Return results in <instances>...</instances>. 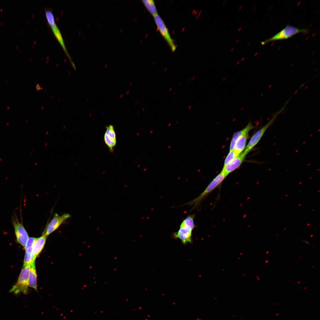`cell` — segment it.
I'll use <instances>...</instances> for the list:
<instances>
[{"label": "cell", "mask_w": 320, "mask_h": 320, "mask_svg": "<svg viewBox=\"0 0 320 320\" xmlns=\"http://www.w3.org/2000/svg\"><path fill=\"white\" fill-rule=\"evenodd\" d=\"M195 216L194 214L189 215L183 220L178 231L174 233L172 237L175 239H179L184 245L192 243V231L197 227L194 221Z\"/></svg>", "instance_id": "6da1fadb"}, {"label": "cell", "mask_w": 320, "mask_h": 320, "mask_svg": "<svg viewBox=\"0 0 320 320\" xmlns=\"http://www.w3.org/2000/svg\"><path fill=\"white\" fill-rule=\"evenodd\" d=\"M226 177L222 172L218 175L210 183L204 190L197 197L183 205H193V209L197 208L201 202L212 191L219 186Z\"/></svg>", "instance_id": "7a4b0ae2"}, {"label": "cell", "mask_w": 320, "mask_h": 320, "mask_svg": "<svg viewBox=\"0 0 320 320\" xmlns=\"http://www.w3.org/2000/svg\"><path fill=\"white\" fill-rule=\"evenodd\" d=\"M284 108L285 106H284L280 110L275 113L271 119L252 136L244 152L246 155L259 142L266 131L274 122L278 116L284 110Z\"/></svg>", "instance_id": "3957f363"}, {"label": "cell", "mask_w": 320, "mask_h": 320, "mask_svg": "<svg viewBox=\"0 0 320 320\" xmlns=\"http://www.w3.org/2000/svg\"><path fill=\"white\" fill-rule=\"evenodd\" d=\"M30 265L23 267L17 281L10 290V292L17 295L20 292L26 294L29 286V275Z\"/></svg>", "instance_id": "277c9868"}, {"label": "cell", "mask_w": 320, "mask_h": 320, "mask_svg": "<svg viewBox=\"0 0 320 320\" xmlns=\"http://www.w3.org/2000/svg\"><path fill=\"white\" fill-rule=\"evenodd\" d=\"M300 33H308V31L306 29H300L292 25H287L272 37L264 41L261 42L260 43L262 45H264L271 41L283 40L290 38L294 35Z\"/></svg>", "instance_id": "5b68a950"}, {"label": "cell", "mask_w": 320, "mask_h": 320, "mask_svg": "<svg viewBox=\"0 0 320 320\" xmlns=\"http://www.w3.org/2000/svg\"><path fill=\"white\" fill-rule=\"evenodd\" d=\"M17 241L24 248L29 236L22 223H20L16 215L13 216L12 220Z\"/></svg>", "instance_id": "8992f818"}, {"label": "cell", "mask_w": 320, "mask_h": 320, "mask_svg": "<svg viewBox=\"0 0 320 320\" xmlns=\"http://www.w3.org/2000/svg\"><path fill=\"white\" fill-rule=\"evenodd\" d=\"M153 17L159 32L167 43L172 50L173 52L176 49V46L171 38L168 29L163 20L158 14Z\"/></svg>", "instance_id": "52a82bcc"}, {"label": "cell", "mask_w": 320, "mask_h": 320, "mask_svg": "<svg viewBox=\"0 0 320 320\" xmlns=\"http://www.w3.org/2000/svg\"><path fill=\"white\" fill-rule=\"evenodd\" d=\"M71 217L68 214H65L60 216L57 214H55L46 227L42 235L48 236L56 230L65 220Z\"/></svg>", "instance_id": "ba28073f"}, {"label": "cell", "mask_w": 320, "mask_h": 320, "mask_svg": "<svg viewBox=\"0 0 320 320\" xmlns=\"http://www.w3.org/2000/svg\"><path fill=\"white\" fill-rule=\"evenodd\" d=\"M47 20L48 23L51 28L55 36L62 46L69 60L71 61L72 65L74 68H75V65L72 61L71 57L66 49L61 33L55 22L54 17H52L49 18L47 19Z\"/></svg>", "instance_id": "9c48e42d"}, {"label": "cell", "mask_w": 320, "mask_h": 320, "mask_svg": "<svg viewBox=\"0 0 320 320\" xmlns=\"http://www.w3.org/2000/svg\"><path fill=\"white\" fill-rule=\"evenodd\" d=\"M246 155L244 152L240 154L227 164L224 166L221 172L226 177L241 165Z\"/></svg>", "instance_id": "30bf717a"}, {"label": "cell", "mask_w": 320, "mask_h": 320, "mask_svg": "<svg viewBox=\"0 0 320 320\" xmlns=\"http://www.w3.org/2000/svg\"><path fill=\"white\" fill-rule=\"evenodd\" d=\"M47 236L42 235L41 236L37 238L35 241L33 253L36 258L44 248Z\"/></svg>", "instance_id": "8fae6325"}, {"label": "cell", "mask_w": 320, "mask_h": 320, "mask_svg": "<svg viewBox=\"0 0 320 320\" xmlns=\"http://www.w3.org/2000/svg\"><path fill=\"white\" fill-rule=\"evenodd\" d=\"M248 137V133L243 135L240 137L236 141L233 150L239 155L244 150Z\"/></svg>", "instance_id": "7c38bea8"}, {"label": "cell", "mask_w": 320, "mask_h": 320, "mask_svg": "<svg viewBox=\"0 0 320 320\" xmlns=\"http://www.w3.org/2000/svg\"><path fill=\"white\" fill-rule=\"evenodd\" d=\"M254 127L251 122H249L246 126L242 130L237 131L233 135L231 142L230 151L233 150L235 144L237 139L243 135L248 133L249 132L253 129Z\"/></svg>", "instance_id": "4fadbf2b"}, {"label": "cell", "mask_w": 320, "mask_h": 320, "mask_svg": "<svg viewBox=\"0 0 320 320\" xmlns=\"http://www.w3.org/2000/svg\"><path fill=\"white\" fill-rule=\"evenodd\" d=\"M37 274L35 262L30 265L29 275V286L37 291Z\"/></svg>", "instance_id": "5bb4252c"}, {"label": "cell", "mask_w": 320, "mask_h": 320, "mask_svg": "<svg viewBox=\"0 0 320 320\" xmlns=\"http://www.w3.org/2000/svg\"><path fill=\"white\" fill-rule=\"evenodd\" d=\"M142 1L149 12L153 17L158 14L156 6L153 0H145Z\"/></svg>", "instance_id": "9a60e30c"}, {"label": "cell", "mask_w": 320, "mask_h": 320, "mask_svg": "<svg viewBox=\"0 0 320 320\" xmlns=\"http://www.w3.org/2000/svg\"><path fill=\"white\" fill-rule=\"evenodd\" d=\"M36 259V258L34 257L33 253H28L25 252L23 267L30 265L35 262Z\"/></svg>", "instance_id": "2e32d148"}, {"label": "cell", "mask_w": 320, "mask_h": 320, "mask_svg": "<svg viewBox=\"0 0 320 320\" xmlns=\"http://www.w3.org/2000/svg\"><path fill=\"white\" fill-rule=\"evenodd\" d=\"M104 140L105 144L109 148L110 151H112L113 147L116 145V140L111 139L105 134L104 135Z\"/></svg>", "instance_id": "e0dca14e"}, {"label": "cell", "mask_w": 320, "mask_h": 320, "mask_svg": "<svg viewBox=\"0 0 320 320\" xmlns=\"http://www.w3.org/2000/svg\"><path fill=\"white\" fill-rule=\"evenodd\" d=\"M105 134L111 139L116 140V135L113 125H110L106 127Z\"/></svg>", "instance_id": "ac0fdd59"}, {"label": "cell", "mask_w": 320, "mask_h": 320, "mask_svg": "<svg viewBox=\"0 0 320 320\" xmlns=\"http://www.w3.org/2000/svg\"><path fill=\"white\" fill-rule=\"evenodd\" d=\"M239 155L235 153L233 150L230 151L226 158L225 159L224 165L225 166L231 161Z\"/></svg>", "instance_id": "d6986e66"}, {"label": "cell", "mask_w": 320, "mask_h": 320, "mask_svg": "<svg viewBox=\"0 0 320 320\" xmlns=\"http://www.w3.org/2000/svg\"><path fill=\"white\" fill-rule=\"evenodd\" d=\"M241 27H240V28H239V29H238V31H240V30H241Z\"/></svg>", "instance_id": "ffe728a7"}, {"label": "cell", "mask_w": 320, "mask_h": 320, "mask_svg": "<svg viewBox=\"0 0 320 320\" xmlns=\"http://www.w3.org/2000/svg\"><path fill=\"white\" fill-rule=\"evenodd\" d=\"M233 49H234V48L233 47L231 49V51L232 52L233 50Z\"/></svg>", "instance_id": "44dd1931"}, {"label": "cell", "mask_w": 320, "mask_h": 320, "mask_svg": "<svg viewBox=\"0 0 320 320\" xmlns=\"http://www.w3.org/2000/svg\"><path fill=\"white\" fill-rule=\"evenodd\" d=\"M242 7V5H241V6H240V7H239V9H241V7Z\"/></svg>", "instance_id": "7402d4cb"}, {"label": "cell", "mask_w": 320, "mask_h": 320, "mask_svg": "<svg viewBox=\"0 0 320 320\" xmlns=\"http://www.w3.org/2000/svg\"><path fill=\"white\" fill-rule=\"evenodd\" d=\"M239 39H237V40H236V43H237V42H238V41H239Z\"/></svg>", "instance_id": "603a6c76"}, {"label": "cell", "mask_w": 320, "mask_h": 320, "mask_svg": "<svg viewBox=\"0 0 320 320\" xmlns=\"http://www.w3.org/2000/svg\"><path fill=\"white\" fill-rule=\"evenodd\" d=\"M225 2H226V0H224L223 2V4H225Z\"/></svg>", "instance_id": "cb8c5ba5"}, {"label": "cell", "mask_w": 320, "mask_h": 320, "mask_svg": "<svg viewBox=\"0 0 320 320\" xmlns=\"http://www.w3.org/2000/svg\"><path fill=\"white\" fill-rule=\"evenodd\" d=\"M244 57H243L242 58V59H241V60H243V59H244Z\"/></svg>", "instance_id": "d4e9b609"}]
</instances>
